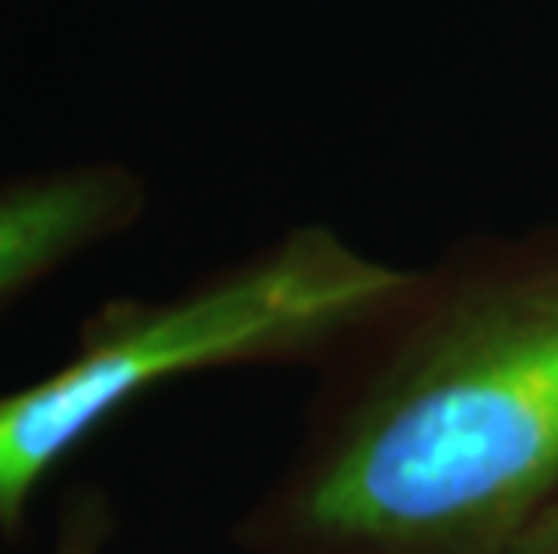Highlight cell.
<instances>
[{
	"label": "cell",
	"instance_id": "6da1fadb",
	"mask_svg": "<svg viewBox=\"0 0 558 554\" xmlns=\"http://www.w3.org/2000/svg\"><path fill=\"white\" fill-rule=\"evenodd\" d=\"M314 379L245 554H519L558 512V223L411 267Z\"/></svg>",
	"mask_w": 558,
	"mask_h": 554
},
{
	"label": "cell",
	"instance_id": "7a4b0ae2",
	"mask_svg": "<svg viewBox=\"0 0 558 554\" xmlns=\"http://www.w3.org/2000/svg\"><path fill=\"white\" fill-rule=\"evenodd\" d=\"M411 267L325 223L284 231L162 299H112L62 368L0 396V529L15 537L40 482L141 396L223 368L320 371L393 303Z\"/></svg>",
	"mask_w": 558,
	"mask_h": 554
},
{
	"label": "cell",
	"instance_id": "3957f363",
	"mask_svg": "<svg viewBox=\"0 0 558 554\" xmlns=\"http://www.w3.org/2000/svg\"><path fill=\"white\" fill-rule=\"evenodd\" d=\"M148 209L123 162H69L0 181V313L83 253L120 238Z\"/></svg>",
	"mask_w": 558,
	"mask_h": 554
},
{
	"label": "cell",
	"instance_id": "277c9868",
	"mask_svg": "<svg viewBox=\"0 0 558 554\" xmlns=\"http://www.w3.org/2000/svg\"><path fill=\"white\" fill-rule=\"evenodd\" d=\"M109 533H112L109 501L98 497V493H80L62 515L51 554H101Z\"/></svg>",
	"mask_w": 558,
	"mask_h": 554
},
{
	"label": "cell",
	"instance_id": "5b68a950",
	"mask_svg": "<svg viewBox=\"0 0 558 554\" xmlns=\"http://www.w3.org/2000/svg\"><path fill=\"white\" fill-rule=\"evenodd\" d=\"M519 554H558V512L526 540V547H522Z\"/></svg>",
	"mask_w": 558,
	"mask_h": 554
}]
</instances>
